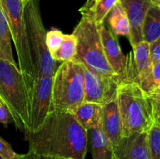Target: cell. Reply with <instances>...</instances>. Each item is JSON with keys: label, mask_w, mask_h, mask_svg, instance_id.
Segmentation results:
<instances>
[{"label": "cell", "mask_w": 160, "mask_h": 159, "mask_svg": "<svg viewBox=\"0 0 160 159\" xmlns=\"http://www.w3.org/2000/svg\"><path fill=\"white\" fill-rule=\"evenodd\" d=\"M65 34L58 29H52L47 31L46 34V45L50 55L54 54L63 42Z\"/></svg>", "instance_id": "obj_24"}, {"label": "cell", "mask_w": 160, "mask_h": 159, "mask_svg": "<svg viewBox=\"0 0 160 159\" xmlns=\"http://www.w3.org/2000/svg\"><path fill=\"white\" fill-rule=\"evenodd\" d=\"M132 48L133 51L127 55L123 82H134L140 85L149 76L152 68L149 44L143 41Z\"/></svg>", "instance_id": "obj_10"}, {"label": "cell", "mask_w": 160, "mask_h": 159, "mask_svg": "<svg viewBox=\"0 0 160 159\" xmlns=\"http://www.w3.org/2000/svg\"><path fill=\"white\" fill-rule=\"evenodd\" d=\"M0 159H5V158H4V157H2V155H0Z\"/></svg>", "instance_id": "obj_33"}, {"label": "cell", "mask_w": 160, "mask_h": 159, "mask_svg": "<svg viewBox=\"0 0 160 159\" xmlns=\"http://www.w3.org/2000/svg\"><path fill=\"white\" fill-rule=\"evenodd\" d=\"M156 121L157 122V123H159V124L160 125V117H159V118H156Z\"/></svg>", "instance_id": "obj_32"}, {"label": "cell", "mask_w": 160, "mask_h": 159, "mask_svg": "<svg viewBox=\"0 0 160 159\" xmlns=\"http://www.w3.org/2000/svg\"><path fill=\"white\" fill-rule=\"evenodd\" d=\"M159 90H160V89H159Z\"/></svg>", "instance_id": "obj_36"}, {"label": "cell", "mask_w": 160, "mask_h": 159, "mask_svg": "<svg viewBox=\"0 0 160 159\" xmlns=\"http://www.w3.org/2000/svg\"><path fill=\"white\" fill-rule=\"evenodd\" d=\"M128 17L130 24L129 41L134 47L143 41L144 20L152 5L151 0H119Z\"/></svg>", "instance_id": "obj_12"}, {"label": "cell", "mask_w": 160, "mask_h": 159, "mask_svg": "<svg viewBox=\"0 0 160 159\" xmlns=\"http://www.w3.org/2000/svg\"><path fill=\"white\" fill-rule=\"evenodd\" d=\"M11 120L12 118H11V115L9 111L1 103L0 104V123H2L5 128H6Z\"/></svg>", "instance_id": "obj_28"}, {"label": "cell", "mask_w": 160, "mask_h": 159, "mask_svg": "<svg viewBox=\"0 0 160 159\" xmlns=\"http://www.w3.org/2000/svg\"><path fill=\"white\" fill-rule=\"evenodd\" d=\"M29 152L62 159H84L88 131L69 111L53 110L36 132L25 136Z\"/></svg>", "instance_id": "obj_1"}, {"label": "cell", "mask_w": 160, "mask_h": 159, "mask_svg": "<svg viewBox=\"0 0 160 159\" xmlns=\"http://www.w3.org/2000/svg\"><path fill=\"white\" fill-rule=\"evenodd\" d=\"M23 15L35 81L43 76H53L58 68L57 62L52 58L47 48V31L36 0L24 5Z\"/></svg>", "instance_id": "obj_5"}, {"label": "cell", "mask_w": 160, "mask_h": 159, "mask_svg": "<svg viewBox=\"0 0 160 159\" xmlns=\"http://www.w3.org/2000/svg\"><path fill=\"white\" fill-rule=\"evenodd\" d=\"M11 39L9 23L0 4V59L17 65L12 55Z\"/></svg>", "instance_id": "obj_19"}, {"label": "cell", "mask_w": 160, "mask_h": 159, "mask_svg": "<svg viewBox=\"0 0 160 159\" xmlns=\"http://www.w3.org/2000/svg\"><path fill=\"white\" fill-rule=\"evenodd\" d=\"M82 17L72 34L77 37V52L73 62L104 76H117L105 56L98 25L95 22L88 2L80 9Z\"/></svg>", "instance_id": "obj_2"}, {"label": "cell", "mask_w": 160, "mask_h": 159, "mask_svg": "<svg viewBox=\"0 0 160 159\" xmlns=\"http://www.w3.org/2000/svg\"><path fill=\"white\" fill-rule=\"evenodd\" d=\"M18 58V68L23 76L30 98H32L35 78L25 23L24 5L22 0H0Z\"/></svg>", "instance_id": "obj_6"}, {"label": "cell", "mask_w": 160, "mask_h": 159, "mask_svg": "<svg viewBox=\"0 0 160 159\" xmlns=\"http://www.w3.org/2000/svg\"><path fill=\"white\" fill-rule=\"evenodd\" d=\"M151 2L153 6L160 9V0H151Z\"/></svg>", "instance_id": "obj_30"}, {"label": "cell", "mask_w": 160, "mask_h": 159, "mask_svg": "<svg viewBox=\"0 0 160 159\" xmlns=\"http://www.w3.org/2000/svg\"><path fill=\"white\" fill-rule=\"evenodd\" d=\"M117 99L123 136L148 132L156 122L149 94L136 83L122 82L117 89Z\"/></svg>", "instance_id": "obj_3"}, {"label": "cell", "mask_w": 160, "mask_h": 159, "mask_svg": "<svg viewBox=\"0 0 160 159\" xmlns=\"http://www.w3.org/2000/svg\"><path fill=\"white\" fill-rule=\"evenodd\" d=\"M100 37L105 56L108 63L117 76L124 81V73L127 67V56L122 51L116 36L107 29L104 23L98 25Z\"/></svg>", "instance_id": "obj_13"}, {"label": "cell", "mask_w": 160, "mask_h": 159, "mask_svg": "<svg viewBox=\"0 0 160 159\" xmlns=\"http://www.w3.org/2000/svg\"><path fill=\"white\" fill-rule=\"evenodd\" d=\"M111 32L115 36L130 37V24L128 17L120 1L113 6L106 17Z\"/></svg>", "instance_id": "obj_17"}, {"label": "cell", "mask_w": 160, "mask_h": 159, "mask_svg": "<svg viewBox=\"0 0 160 159\" xmlns=\"http://www.w3.org/2000/svg\"><path fill=\"white\" fill-rule=\"evenodd\" d=\"M88 137L92 158H113V147L103 132L101 124L88 131Z\"/></svg>", "instance_id": "obj_16"}, {"label": "cell", "mask_w": 160, "mask_h": 159, "mask_svg": "<svg viewBox=\"0 0 160 159\" xmlns=\"http://www.w3.org/2000/svg\"><path fill=\"white\" fill-rule=\"evenodd\" d=\"M150 56L152 63L160 60V37L154 42L149 44Z\"/></svg>", "instance_id": "obj_26"}, {"label": "cell", "mask_w": 160, "mask_h": 159, "mask_svg": "<svg viewBox=\"0 0 160 159\" xmlns=\"http://www.w3.org/2000/svg\"><path fill=\"white\" fill-rule=\"evenodd\" d=\"M22 1H23V5H26L27 3H28V2H30V1H31V0H22Z\"/></svg>", "instance_id": "obj_31"}, {"label": "cell", "mask_w": 160, "mask_h": 159, "mask_svg": "<svg viewBox=\"0 0 160 159\" xmlns=\"http://www.w3.org/2000/svg\"><path fill=\"white\" fill-rule=\"evenodd\" d=\"M99 1V0H94V2H98Z\"/></svg>", "instance_id": "obj_34"}, {"label": "cell", "mask_w": 160, "mask_h": 159, "mask_svg": "<svg viewBox=\"0 0 160 159\" xmlns=\"http://www.w3.org/2000/svg\"><path fill=\"white\" fill-rule=\"evenodd\" d=\"M0 155L5 159H16L19 156V154H17L10 144L0 137Z\"/></svg>", "instance_id": "obj_25"}, {"label": "cell", "mask_w": 160, "mask_h": 159, "mask_svg": "<svg viewBox=\"0 0 160 159\" xmlns=\"http://www.w3.org/2000/svg\"><path fill=\"white\" fill-rule=\"evenodd\" d=\"M101 125L103 132L114 148L123 137L122 121L117 96L102 106Z\"/></svg>", "instance_id": "obj_14"}, {"label": "cell", "mask_w": 160, "mask_h": 159, "mask_svg": "<svg viewBox=\"0 0 160 159\" xmlns=\"http://www.w3.org/2000/svg\"><path fill=\"white\" fill-rule=\"evenodd\" d=\"M114 159H152L148 132L123 136L113 148Z\"/></svg>", "instance_id": "obj_11"}, {"label": "cell", "mask_w": 160, "mask_h": 159, "mask_svg": "<svg viewBox=\"0 0 160 159\" xmlns=\"http://www.w3.org/2000/svg\"><path fill=\"white\" fill-rule=\"evenodd\" d=\"M141 87L147 94H150L160 89V60L152 64L149 76L140 84Z\"/></svg>", "instance_id": "obj_22"}, {"label": "cell", "mask_w": 160, "mask_h": 159, "mask_svg": "<svg viewBox=\"0 0 160 159\" xmlns=\"http://www.w3.org/2000/svg\"><path fill=\"white\" fill-rule=\"evenodd\" d=\"M16 159H62V158H56V157L38 155V154H33V153H31L28 151L27 154H19V156Z\"/></svg>", "instance_id": "obj_29"}, {"label": "cell", "mask_w": 160, "mask_h": 159, "mask_svg": "<svg viewBox=\"0 0 160 159\" xmlns=\"http://www.w3.org/2000/svg\"><path fill=\"white\" fill-rule=\"evenodd\" d=\"M54 110L52 102V76H43L35 81L30 108L28 132H36Z\"/></svg>", "instance_id": "obj_8"}, {"label": "cell", "mask_w": 160, "mask_h": 159, "mask_svg": "<svg viewBox=\"0 0 160 159\" xmlns=\"http://www.w3.org/2000/svg\"><path fill=\"white\" fill-rule=\"evenodd\" d=\"M91 12L94 20L98 25L105 23V20L111 9L119 2V0H99L95 2L94 0H88Z\"/></svg>", "instance_id": "obj_21"}, {"label": "cell", "mask_w": 160, "mask_h": 159, "mask_svg": "<svg viewBox=\"0 0 160 159\" xmlns=\"http://www.w3.org/2000/svg\"><path fill=\"white\" fill-rule=\"evenodd\" d=\"M143 41L148 44L154 42L160 37V9L152 6L144 20Z\"/></svg>", "instance_id": "obj_18"}, {"label": "cell", "mask_w": 160, "mask_h": 159, "mask_svg": "<svg viewBox=\"0 0 160 159\" xmlns=\"http://www.w3.org/2000/svg\"><path fill=\"white\" fill-rule=\"evenodd\" d=\"M77 37L73 34H65L64 41L60 48L52 55V58L57 62L72 61L77 52Z\"/></svg>", "instance_id": "obj_20"}, {"label": "cell", "mask_w": 160, "mask_h": 159, "mask_svg": "<svg viewBox=\"0 0 160 159\" xmlns=\"http://www.w3.org/2000/svg\"><path fill=\"white\" fill-rule=\"evenodd\" d=\"M149 96L153 106L155 118L156 119L160 117V90H159L154 93L150 94Z\"/></svg>", "instance_id": "obj_27"}, {"label": "cell", "mask_w": 160, "mask_h": 159, "mask_svg": "<svg viewBox=\"0 0 160 159\" xmlns=\"http://www.w3.org/2000/svg\"><path fill=\"white\" fill-rule=\"evenodd\" d=\"M148 144L152 159H160V125L155 122L148 131Z\"/></svg>", "instance_id": "obj_23"}, {"label": "cell", "mask_w": 160, "mask_h": 159, "mask_svg": "<svg viewBox=\"0 0 160 159\" xmlns=\"http://www.w3.org/2000/svg\"><path fill=\"white\" fill-rule=\"evenodd\" d=\"M122 82L118 76H104L84 66V101L103 106L117 96V89Z\"/></svg>", "instance_id": "obj_9"}, {"label": "cell", "mask_w": 160, "mask_h": 159, "mask_svg": "<svg viewBox=\"0 0 160 159\" xmlns=\"http://www.w3.org/2000/svg\"><path fill=\"white\" fill-rule=\"evenodd\" d=\"M112 159H114V158H112Z\"/></svg>", "instance_id": "obj_37"}, {"label": "cell", "mask_w": 160, "mask_h": 159, "mask_svg": "<svg viewBox=\"0 0 160 159\" xmlns=\"http://www.w3.org/2000/svg\"><path fill=\"white\" fill-rule=\"evenodd\" d=\"M70 112L79 124L85 130L88 131L101 124L102 105L84 101Z\"/></svg>", "instance_id": "obj_15"}, {"label": "cell", "mask_w": 160, "mask_h": 159, "mask_svg": "<svg viewBox=\"0 0 160 159\" xmlns=\"http://www.w3.org/2000/svg\"><path fill=\"white\" fill-rule=\"evenodd\" d=\"M1 103H2V102H1V101H0V104H1Z\"/></svg>", "instance_id": "obj_35"}, {"label": "cell", "mask_w": 160, "mask_h": 159, "mask_svg": "<svg viewBox=\"0 0 160 159\" xmlns=\"http://www.w3.org/2000/svg\"><path fill=\"white\" fill-rule=\"evenodd\" d=\"M0 101L7 108L16 128L28 132L31 98L17 65L0 59Z\"/></svg>", "instance_id": "obj_4"}, {"label": "cell", "mask_w": 160, "mask_h": 159, "mask_svg": "<svg viewBox=\"0 0 160 159\" xmlns=\"http://www.w3.org/2000/svg\"><path fill=\"white\" fill-rule=\"evenodd\" d=\"M84 69L81 63L62 62L52 76L54 110L71 112L84 102Z\"/></svg>", "instance_id": "obj_7"}]
</instances>
